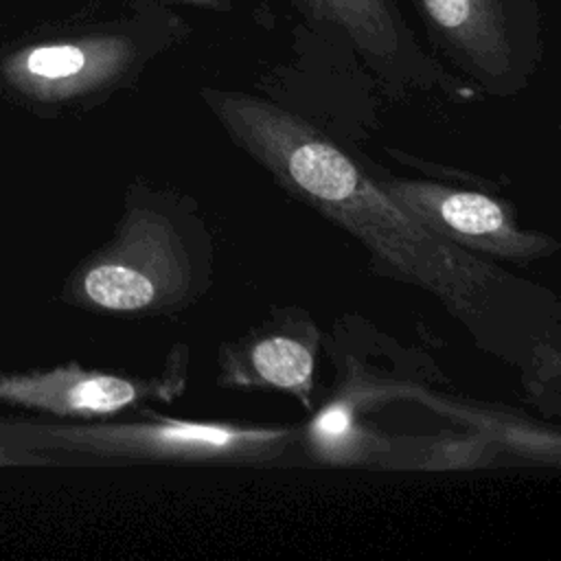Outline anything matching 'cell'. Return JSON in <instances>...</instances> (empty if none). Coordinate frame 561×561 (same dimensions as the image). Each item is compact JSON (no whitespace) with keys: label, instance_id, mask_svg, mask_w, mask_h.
<instances>
[{"label":"cell","instance_id":"7a4b0ae2","mask_svg":"<svg viewBox=\"0 0 561 561\" xmlns=\"http://www.w3.org/2000/svg\"><path fill=\"white\" fill-rule=\"evenodd\" d=\"M213 239L175 195L142 193L116 239L85 270L83 296L114 313L167 316L188 307L210 285Z\"/></svg>","mask_w":561,"mask_h":561},{"label":"cell","instance_id":"30bf717a","mask_svg":"<svg viewBox=\"0 0 561 561\" xmlns=\"http://www.w3.org/2000/svg\"><path fill=\"white\" fill-rule=\"evenodd\" d=\"M171 7L197 9L215 15H239L252 20L261 28H274L276 13L272 0H162Z\"/></svg>","mask_w":561,"mask_h":561},{"label":"cell","instance_id":"8992f818","mask_svg":"<svg viewBox=\"0 0 561 561\" xmlns=\"http://www.w3.org/2000/svg\"><path fill=\"white\" fill-rule=\"evenodd\" d=\"M375 178L425 230L467 252L524 265L559 250L557 239L522 228L511 206L491 193L397 175Z\"/></svg>","mask_w":561,"mask_h":561},{"label":"cell","instance_id":"ba28073f","mask_svg":"<svg viewBox=\"0 0 561 561\" xmlns=\"http://www.w3.org/2000/svg\"><path fill=\"white\" fill-rule=\"evenodd\" d=\"M316 333H291L285 329L252 333L248 340L224 351L228 383L245 388L285 390L311 408L316 373Z\"/></svg>","mask_w":561,"mask_h":561},{"label":"cell","instance_id":"52a82bcc","mask_svg":"<svg viewBox=\"0 0 561 561\" xmlns=\"http://www.w3.org/2000/svg\"><path fill=\"white\" fill-rule=\"evenodd\" d=\"M184 366L164 377L129 379L85 368H55L42 375L0 379V399L64 416H110L145 399L171 397L182 388Z\"/></svg>","mask_w":561,"mask_h":561},{"label":"cell","instance_id":"9c48e42d","mask_svg":"<svg viewBox=\"0 0 561 561\" xmlns=\"http://www.w3.org/2000/svg\"><path fill=\"white\" fill-rule=\"evenodd\" d=\"M305 436L307 438H302V443H307L311 454L327 462L368 460L375 445H379V440H370V436L357 425L351 399H337L322 405Z\"/></svg>","mask_w":561,"mask_h":561},{"label":"cell","instance_id":"5b68a950","mask_svg":"<svg viewBox=\"0 0 561 561\" xmlns=\"http://www.w3.org/2000/svg\"><path fill=\"white\" fill-rule=\"evenodd\" d=\"M298 20L344 39L368 72L386 88L465 92L462 83L432 55L410 26L397 0H289Z\"/></svg>","mask_w":561,"mask_h":561},{"label":"cell","instance_id":"6da1fadb","mask_svg":"<svg viewBox=\"0 0 561 561\" xmlns=\"http://www.w3.org/2000/svg\"><path fill=\"white\" fill-rule=\"evenodd\" d=\"M228 138L276 184L351 232L375 263L434 294L482 344L511 335L515 309L546 305V289L425 230L377 178L305 116L239 90L199 88Z\"/></svg>","mask_w":561,"mask_h":561},{"label":"cell","instance_id":"3957f363","mask_svg":"<svg viewBox=\"0 0 561 561\" xmlns=\"http://www.w3.org/2000/svg\"><path fill=\"white\" fill-rule=\"evenodd\" d=\"M296 427L241 425L221 421H149L96 423L28 430L33 443L79 456L118 462L178 465H272L302 445Z\"/></svg>","mask_w":561,"mask_h":561},{"label":"cell","instance_id":"277c9868","mask_svg":"<svg viewBox=\"0 0 561 561\" xmlns=\"http://www.w3.org/2000/svg\"><path fill=\"white\" fill-rule=\"evenodd\" d=\"M432 46L491 96L519 94L546 50L541 0H414Z\"/></svg>","mask_w":561,"mask_h":561}]
</instances>
